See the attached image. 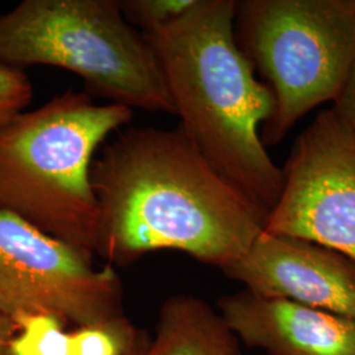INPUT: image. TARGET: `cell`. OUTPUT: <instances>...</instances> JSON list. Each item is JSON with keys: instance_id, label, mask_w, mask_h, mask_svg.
I'll return each instance as SVG.
<instances>
[{"instance_id": "cell-1", "label": "cell", "mask_w": 355, "mask_h": 355, "mask_svg": "<svg viewBox=\"0 0 355 355\" xmlns=\"http://www.w3.org/2000/svg\"><path fill=\"white\" fill-rule=\"evenodd\" d=\"M91 183L96 254L117 266L178 250L224 271L266 225V209L221 177L179 125L120 129L92 161Z\"/></svg>"}, {"instance_id": "cell-7", "label": "cell", "mask_w": 355, "mask_h": 355, "mask_svg": "<svg viewBox=\"0 0 355 355\" xmlns=\"http://www.w3.org/2000/svg\"><path fill=\"white\" fill-rule=\"evenodd\" d=\"M265 232L315 242L355 262V135L331 110L296 139Z\"/></svg>"}, {"instance_id": "cell-14", "label": "cell", "mask_w": 355, "mask_h": 355, "mask_svg": "<svg viewBox=\"0 0 355 355\" xmlns=\"http://www.w3.org/2000/svg\"><path fill=\"white\" fill-rule=\"evenodd\" d=\"M33 87L24 70L0 64V125L29 105Z\"/></svg>"}, {"instance_id": "cell-13", "label": "cell", "mask_w": 355, "mask_h": 355, "mask_svg": "<svg viewBox=\"0 0 355 355\" xmlns=\"http://www.w3.org/2000/svg\"><path fill=\"white\" fill-rule=\"evenodd\" d=\"M198 0H119L128 23L142 35L167 26L190 11Z\"/></svg>"}, {"instance_id": "cell-3", "label": "cell", "mask_w": 355, "mask_h": 355, "mask_svg": "<svg viewBox=\"0 0 355 355\" xmlns=\"http://www.w3.org/2000/svg\"><path fill=\"white\" fill-rule=\"evenodd\" d=\"M132 119L133 110L96 104L74 89L15 114L0 125V211L92 257L99 224L94 155Z\"/></svg>"}, {"instance_id": "cell-15", "label": "cell", "mask_w": 355, "mask_h": 355, "mask_svg": "<svg viewBox=\"0 0 355 355\" xmlns=\"http://www.w3.org/2000/svg\"><path fill=\"white\" fill-rule=\"evenodd\" d=\"M333 102V111L355 135V64L346 78L343 89Z\"/></svg>"}, {"instance_id": "cell-9", "label": "cell", "mask_w": 355, "mask_h": 355, "mask_svg": "<svg viewBox=\"0 0 355 355\" xmlns=\"http://www.w3.org/2000/svg\"><path fill=\"white\" fill-rule=\"evenodd\" d=\"M239 340L268 355H355V320L243 291L218 302Z\"/></svg>"}, {"instance_id": "cell-2", "label": "cell", "mask_w": 355, "mask_h": 355, "mask_svg": "<svg viewBox=\"0 0 355 355\" xmlns=\"http://www.w3.org/2000/svg\"><path fill=\"white\" fill-rule=\"evenodd\" d=\"M236 10L234 0H198L144 36L191 144L233 187L270 212L284 184L283 170L261 139L275 99L237 44Z\"/></svg>"}, {"instance_id": "cell-10", "label": "cell", "mask_w": 355, "mask_h": 355, "mask_svg": "<svg viewBox=\"0 0 355 355\" xmlns=\"http://www.w3.org/2000/svg\"><path fill=\"white\" fill-rule=\"evenodd\" d=\"M152 355H242L239 338L220 313L189 295L167 299L159 312Z\"/></svg>"}, {"instance_id": "cell-11", "label": "cell", "mask_w": 355, "mask_h": 355, "mask_svg": "<svg viewBox=\"0 0 355 355\" xmlns=\"http://www.w3.org/2000/svg\"><path fill=\"white\" fill-rule=\"evenodd\" d=\"M71 355H132L142 337L124 315L107 318L70 333Z\"/></svg>"}, {"instance_id": "cell-16", "label": "cell", "mask_w": 355, "mask_h": 355, "mask_svg": "<svg viewBox=\"0 0 355 355\" xmlns=\"http://www.w3.org/2000/svg\"><path fill=\"white\" fill-rule=\"evenodd\" d=\"M17 330V325L11 318L0 313V355H11L10 345Z\"/></svg>"}, {"instance_id": "cell-6", "label": "cell", "mask_w": 355, "mask_h": 355, "mask_svg": "<svg viewBox=\"0 0 355 355\" xmlns=\"http://www.w3.org/2000/svg\"><path fill=\"white\" fill-rule=\"evenodd\" d=\"M0 211V313L91 325L123 313V283L111 266Z\"/></svg>"}, {"instance_id": "cell-8", "label": "cell", "mask_w": 355, "mask_h": 355, "mask_svg": "<svg viewBox=\"0 0 355 355\" xmlns=\"http://www.w3.org/2000/svg\"><path fill=\"white\" fill-rule=\"evenodd\" d=\"M224 272L255 295L355 320V262L315 242L263 230Z\"/></svg>"}, {"instance_id": "cell-5", "label": "cell", "mask_w": 355, "mask_h": 355, "mask_svg": "<svg viewBox=\"0 0 355 355\" xmlns=\"http://www.w3.org/2000/svg\"><path fill=\"white\" fill-rule=\"evenodd\" d=\"M234 32L275 99V114L261 129L265 146L334 101L355 64V0L237 1Z\"/></svg>"}, {"instance_id": "cell-17", "label": "cell", "mask_w": 355, "mask_h": 355, "mask_svg": "<svg viewBox=\"0 0 355 355\" xmlns=\"http://www.w3.org/2000/svg\"><path fill=\"white\" fill-rule=\"evenodd\" d=\"M132 355H152L150 354V343H145L141 345L140 347L137 349V352Z\"/></svg>"}, {"instance_id": "cell-12", "label": "cell", "mask_w": 355, "mask_h": 355, "mask_svg": "<svg viewBox=\"0 0 355 355\" xmlns=\"http://www.w3.org/2000/svg\"><path fill=\"white\" fill-rule=\"evenodd\" d=\"M17 330L10 345L11 355H71L70 333L57 318L26 316L15 321Z\"/></svg>"}, {"instance_id": "cell-4", "label": "cell", "mask_w": 355, "mask_h": 355, "mask_svg": "<svg viewBox=\"0 0 355 355\" xmlns=\"http://www.w3.org/2000/svg\"><path fill=\"white\" fill-rule=\"evenodd\" d=\"M0 64L71 71L89 96L130 110L174 114L148 40L119 0H24L0 16Z\"/></svg>"}]
</instances>
